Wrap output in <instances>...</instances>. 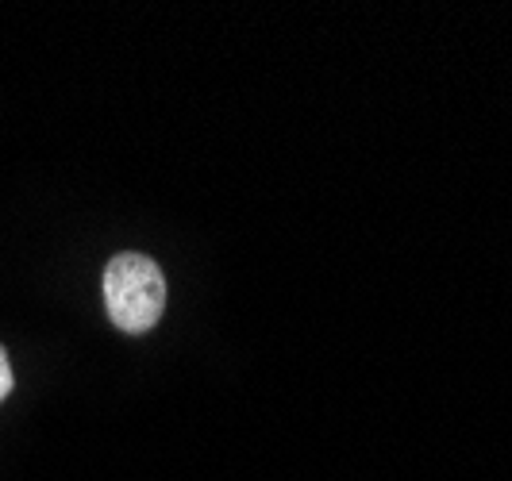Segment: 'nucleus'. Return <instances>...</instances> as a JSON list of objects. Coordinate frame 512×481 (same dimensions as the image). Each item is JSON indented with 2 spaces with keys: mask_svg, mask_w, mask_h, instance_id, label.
Masks as SVG:
<instances>
[{
  "mask_svg": "<svg viewBox=\"0 0 512 481\" xmlns=\"http://www.w3.org/2000/svg\"><path fill=\"white\" fill-rule=\"evenodd\" d=\"M104 304L120 331L143 335L158 324L166 308V278L147 254H116L104 266Z\"/></svg>",
  "mask_w": 512,
  "mask_h": 481,
  "instance_id": "1",
  "label": "nucleus"
},
{
  "mask_svg": "<svg viewBox=\"0 0 512 481\" xmlns=\"http://www.w3.org/2000/svg\"><path fill=\"white\" fill-rule=\"evenodd\" d=\"M12 393V362L4 355V347H0V401Z\"/></svg>",
  "mask_w": 512,
  "mask_h": 481,
  "instance_id": "2",
  "label": "nucleus"
}]
</instances>
